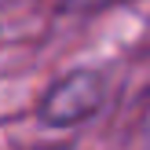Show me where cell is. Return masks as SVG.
Segmentation results:
<instances>
[{"label": "cell", "instance_id": "obj_1", "mask_svg": "<svg viewBox=\"0 0 150 150\" xmlns=\"http://www.w3.org/2000/svg\"><path fill=\"white\" fill-rule=\"evenodd\" d=\"M106 73L92 70V66H77V70L55 77L37 99V121L44 128H77V125L92 121L103 106H106Z\"/></svg>", "mask_w": 150, "mask_h": 150}, {"label": "cell", "instance_id": "obj_2", "mask_svg": "<svg viewBox=\"0 0 150 150\" xmlns=\"http://www.w3.org/2000/svg\"><path fill=\"white\" fill-rule=\"evenodd\" d=\"M136 136L150 143V88H143L136 99Z\"/></svg>", "mask_w": 150, "mask_h": 150}]
</instances>
